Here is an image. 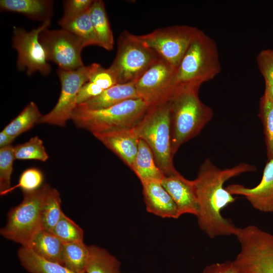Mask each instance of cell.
Segmentation results:
<instances>
[{
  "mask_svg": "<svg viewBox=\"0 0 273 273\" xmlns=\"http://www.w3.org/2000/svg\"><path fill=\"white\" fill-rule=\"evenodd\" d=\"M255 169L252 165L241 163L222 169L208 159L201 165L193 180L199 205L196 217L200 228L210 238L237 235L240 228L221 215V210L236 200L223 185L229 179Z\"/></svg>",
  "mask_w": 273,
  "mask_h": 273,
  "instance_id": "6da1fadb",
  "label": "cell"
},
{
  "mask_svg": "<svg viewBox=\"0 0 273 273\" xmlns=\"http://www.w3.org/2000/svg\"><path fill=\"white\" fill-rule=\"evenodd\" d=\"M220 71L217 45L213 39L201 30L176 69L171 94L179 89H199L202 83L213 79Z\"/></svg>",
  "mask_w": 273,
  "mask_h": 273,
  "instance_id": "7a4b0ae2",
  "label": "cell"
},
{
  "mask_svg": "<svg viewBox=\"0 0 273 273\" xmlns=\"http://www.w3.org/2000/svg\"><path fill=\"white\" fill-rule=\"evenodd\" d=\"M199 89L174 90L169 99L171 110V144L173 155L185 142L199 134L211 119L212 109L199 99Z\"/></svg>",
  "mask_w": 273,
  "mask_h": 273,
  "instance_id": "3957f363",
  "label": "cell"
},
{
  "mask_svg": "<svg viewBox=\"0 0 273 273\" xmlns=\"http://www.w3.org/2000/svg\"><path fill=\"white\" fill-rule=\"evenodd\" d=\"M171 110L169 98L150 106L142 119L132 128L139 138L149 146L157 166L164 176L177 172L173 163Z\"/></svg>",
  "mask_w": 273,
  "mask_h": 273,
  "instance_id": "277c9868",
  "label": "cell"
},
{
  "mask_svg": "<svg viewBox=\"0 0 273 273\" xmlns=\"http://www.w3.org/2000/svg\"><path fill=\"white\" fill-rule=\"evenodd\" d=\"M149 107L140 98L127 100L98 110H86L76 106L70 119L77 128L92 133L131 129L140 122Z\"/></svg>",
  "mask_w": 273,
  "mask_h": 273,
  "instance_id": "5b68a950",
  "label": "cell"
},
{
  "mask_svg": "<svg viewBox=\"0 0 273 273\" xmlns=\"http://www.w3.org/2000/svg\"><path fill=\"white\" fill-rule=\"evenodd\" d=\"M51 188L46 183L36 190L23 192L22 202L8 213L7 222L1 229V235L22 246L28 247L34 236L43 229L41 209Z\"/></svg>",
  "mask_w": 273,
  "mask_h": 273,
  "instance_id": "8992f818",
  "label": "cell"
},
{
  "mask_svg": "<svg viewBox=\"0 0 273 273\" xmlns=\"http://www.w3.org/2000/svg\"><path fill=\"white\" fill-rule=\"evenodd\" d=\"M159 59L138 35L124 30L118 38L116 55L108 69L117 84L135 82Z\"/></svg>",
  "mask_w": 273,
  "mask_h": 273,
  "instance_id": "52a82bcc",
  "label": "cell"
},
{
  "mask_svg": "<svg viewBox=\"0 0 273 273\" xmlns=\"http://www.w3.org/2000/svg\"><path fill=\"white\" fill-rule=\"evenodd\" d=\"M201 30L187 25H174L157 29L138 35L159 57L177 68L190 44Z\"/></svg>",
  "mask_w": 273,
  "mask_h": 273,
  "instance_id": "ba28073f",
  "label": "cell"
},
{
  "mask_svg": "<svg viewBox=\"0 0 273 273\" xmlns=\"http://www.w3.org/2000/svg\"><path fill=\"white\" fill-rule=\"evenodd\" d=\"M51 20H48L36 28L28 31L16 26L13 27L12 47L17 52V68L31 76L39 72L42 75H49L52 68L45 51L39 41V35L49 28Z\"/></svg>",
  "mask_w": 273,
  "mask_h": 273,
  "instance_id": "9c48e42d",
  "label": "cell"
},
{
  "mask_svg": "<svg viewBox=\"0 0 273 273\" xmlns=\"http://www.w3.org/2000/svg\"><path fill=\"white\" fill-rule=\"evenodd\" d=\"M48 61L66 70H75L84 66L81 52L86 45L75 34L63 28L43 30L39 35Z\"/></svg>",
  "mask_w": 273,
  "mask_h": 273,
  "instance_id": "30bf717a",
  "label": "cell"
},
{
  "mask_svg": "<svg viewBox=\"0 0 273 273\" xmlns=\"http://www.w3.org/2000/svg\"><path fill=\"white\" fill-rule=\"evenodd\" d=\"M91 68V64L71 71L58 68L57 73L61 85L59 99L51 111L42 115L38 123L65 126L77 105L80 87L88 81Z\"/></svg>",
  "mask_w": 273,
  "mask_h": 273,
  "instance_id": "8fae6325",
  "label": "cell"
},
{
  "mask_svg": "<svg viewBox=\"0 0 273 273\" xmlns=\"http://www.w3.org/2000/svg\"><path fill=\"white\" fill-rule=\"evenodd\" d=\"M176 69L159 59L135 82L139 98L149 106L168 99Z\"/></svg>",
  "mask_w": 273,
  "mask_h": 273,
  "instance_id": "7c38bea8",
  "label": "cell"
},
{
  "mask_svg": "<svg viewBox=\"0 0 273 273\" xmlns=\"http://www.w3.org/2000/svg\"><path fill=\"white\" fill-rule=\"evenodd\" d=\"M225 188L233 195L244 196L256 209L263 212H273V159L268 160L261 180L255 187L232 184Z\"/></svg>",
  "mask_w": 273,
  "mask_h": 273,
  "instance_id": "4fadbf2b",
  "label": "cell"
},
{
  "mask_svg": "<svg viewBox=\"0 0 273 273\" xmlns=\"http://www.w3.org/2000/svg\"><path fill=\"white\" fill-rule=\"evenodd\" d=\"M161 183L175 203L178 215H197L199 205L193 180H190L178 172L164 176Z\"/></svg>",
  "mask_w": 273,
  "mask_h": 273,
  "instance_id": "5bb4252c",
  "label": "cell"
},
{
  "mask_svg": "<svg viewBox=\"0 0 273 273\" xmlns=\"http://www.w3.org/2000/svg\"><path fill=\"white\" fill-rule=\"evenodd\" d=\"M93 134L131 169L138 153L140 139L132 128L116 129Z\"/></svg>",
  "mask_w": 273,
  "mask_h": 273,
  "instance_id": "9a60e30c",
  "label": "cell"
},
{
  "mask_svg": "<svg viewBox=\"0 0 273 273\" xmlns=\"http://www.w3.org/2000/svg\"><path fill=\"white\" fill-rule=\"evenodd\" d=\"M244 273H273V235L266 233L252 245L243 263Z\"/></svg>",
  "mask_w": 273,
  "mask_h": 273,
  "instance_id": "2e32d148",
  "label": "cell"
},
{
  "mask_svg": "<svg viewBox=\"0 0 273 273\" xmlns=\"http://www.w3.org/2000/svg\"><path fill=\"white\" fill-rule=\"evenodd\" d=\"M147 210L162 218H178L177 206L160 181L142 184Z\"/></svg>",
  "mask_w": 273,
  "mask_h": 273,
  "instance_id": "e0dca14e",
  "label": "cell"
},
{
  "mask_svg": "<svg viewBox=\"0 0 273 273\" xmlns=\"http://www.w3.org/2000/svg\"><path fill=\"white\" fill-rule=\"evenodd\" d=\"M139 98L135 82L117 84L104 90L101 94L87 101L76 105L86 110L109 108L131 99Z\"/></svg>",
  "mask_w": 273,
  "mask_h": 273,
  "instance_id": "ac0fdd59",
  "label": "cell"
},
{
  "mask_svg": "<svg viewBox=\"0 0 273 273\" xmlns=\"http://www.w3.org/2000/svg\"><path fill=\"white\" fill-rule=\"evenodd\" d=\"M53 4V1L50 0H1L0 9L3 12L20 13L44 22L51 20Z\"/></svg>",
  "mask_w": 273,
  "mask_h": 273,
  "instance_id": "d6986e66",
  "label": "cell"
},
{
  "mask_svg": "<svg viewBox=\"0 0 273 273\" xmlns=\"http://www.w3.org/2000/svg\"><path fill=\"white\" fill-rule=\"evenodd\" d=\"M131 170L142 184L152 180L161 181L164 177L163 172L156 163L151 149L144 140L140 139Z\"/></svg>",
  "mask_w": 273,
  "mask_h": 273,
  "instance_id": "ffe728a7",
  "label": "cell"
},
{
  "mask_svg": "<svg viewBox=\"0 0 273 273\" xmlns=\"http://www.w3.org/2000/svg\"><path fill=\"white\" fill-rule=\"evenodd\" d=\"M91 21L99 42V47L108 51L113 50L114 37L104 2L94 1L90 9Z\"/></svg>",
  "mask_w": 273,
  "mask_h": 273,
  "instance_id": "44dd1931",
  "label": "cell"
},
{
  "mask_svg": "<svg viewBox=\"0 0 273 273\" xmlns=\"http://www.w3.org/2000/svg\"><path fill=\"white\" fill-rule=\"evenodd\" d=\"M27 247L46 259L61 264L63 243L43 229L34 236Z\"/></svg>",
  "mask_w": 273,
  "mask_h": 273,
  "instance_id": "7402d4cb",
  "label": "cell"
},
{
  "mask_svg": "<svg viewBox=\"0 0 273 273\" xmlns=\"http://www.w3.org/2000/svg\"><path fill=\"white\" fill-rule=\"evenodd\" d=\"M18 256L21 265L30 273H74L60 263L39 256L29 247L21 246Z\"/></svg>",
  "mask_w": 273,
  "mask_h": 273,
  "instance_id": "603a6c76",
  "label": "cell"
},
{
  "mask_svg": "<svg viewBox=\"0 0 273 273\" xmlns=\"http://www.w3.org/2000/svg\"><path fill=\"white\" fill-rule=\"evenodd\" d=\"M88 246L83 241L63 243L61 264L74 273H85L88 261Z\"/></svg>",
  "mask_w": 273,
  "mask_h": 273,
  "instance_id": "cb8c5ba5",
  "label": "cell"
},
{
  "mask_svg": "<svg viewBox=\"0 0 273 273\" xmlns=\"http://www.w3.org/2000/svg\"><path fill=\"white\" fill-rule=\"evenodd\" d=\"M58 24L62 28L81 38L86 47L91 45L99 46V42L91 21L89 10L72 18H61Z\"/></svg>",
  "mask_w": 273,
  "mask_h": 273,
  "instance_id": "d4e9b609",
  "label": "cell"
},
{
  "mask_svg": "<svg viewBox=\"0 0 273 273\" xmlns=\"http://www.w3.org/2000/svg\"><path fill=\"white\" fill-rule=\"evenodd\" d=\"M89 256L85 273H121L120 262L106 249L88 246Z\"/></svg>",
  "mask_w": 273,
  "mask_h": 273,
  "instance_id": "484cf974",
  "label": "cell"
},
{
  "mask_svg": "<svg viewBox=\"0 0 273 273\" xmlns=\"http://www.w3.org/2000/svg\"><path fill=\"white\" fill-rule=\"evenodd\" d=\"M42 115L36 104L30 102L3 130L16 138L31 129L35 123H38Z\"/></svg>",
  "mask_w": 273,
  "mask_h": 273,
  "instance_id": "4316f807",
  "label": "cell"
},
{
  "mask_svg": "<svg viewBox=\"0 0 273 273\" xmlns=\"http://www.w3.org/2000/svg\"><path fill=\"white\" fill-rule=\"evenodd\" d=\"M60 193L55 188H51L43 203L41 213L42 228L51 232L59 220L63 211L61 208Z\"/></svg>",
  "mask_w": 273,
  "mask_h": 273,
  "instance_id": "83f0119b",
  "label": "cell"
},
{
  "mask_svg": "<svg viewBox=\"0 0 273 273\" xmlns=\"http://www.w3.org/2000/svg\"><path fill=\"white\" fill-rule=\"evenodd\" d=\"M259 116L264 127L267 158L273 159V101L265 92L260 99Z\"/></svg>",
  "mask_w": 273,
  "mask_h": 273,
  "instance_id": "f1b7e54d",
  "label": "cell"
},
{
  "mask_svg": "<svg viewBox=\"0 0 273 273\" xmlns=\"http://www.w3.org/2000/svg\"><path fill=\"white\" fill-rule=\"evenodd\" d=\"M14 153L15 159L18 160L45 162L49 158L43 141L38 136H33L27 142L14 146Z\"/></svg>",
  "mask_w": 273,
  "mask_h": 273,
  "instance_id": "f546056e",
  "label": "cell"
},
{
  "mask_svg": "<svg viewBox=\"0 0 273 273\" xmlns=\"http://www.w3.org/2000/svg\"><path fill=\"white\" fill-rule=\"evenodd\" d=\"M63 243L83 241L82 229L63 212L51 232Z\"/></svg>",
  "mask_w": 273,
  "mask_h": 273,
  "instance_id": "4dcf8cb0",
  "label": "cell"
},
{
  "mask_svg": "<svg viewBox=\"0 0 273 273\" xmlns=\"http://www.w3.org/2000/svg\"><path fill=\"white\" fill-rule=\"evenodd\" d=\"M43 177L42 172L39 169L34 167L28 168L22 173L17 184L0 193V195H6L17 188H20L22 192L36 190L42 186Z\"/></svg>",
  "mask_w": 273,
  "mask_h": 273,
  "instance_id": "1f68e13d",
  "label": "cell"
},
{
  "mask_svg": "<svg viewBox=\"0 0 273 273\" xmlns=\"http://www.w3.org/2000/svg\"><path fill=\"white\" fill-rule=\"evenodd\" d=\"M14 160L13 146L11 145L0 148V193L11 187V175Z\"/></svg>",
  "mask_w": 273,
  "mask_h": 273,
  "instance_id": "d6a6232c",
  "label": "cell"
},
{
  "mask_svg": "<svg viewBox=\"0 0 273 273\" xmlns=\"http://www.w3.org/2000/svg\"><path fill=\"white\" fill-rule=\"evenodd\" d=\"M256 60L258 69L265 81L264 92L273 101V50H262L258 54Z\"/></svg>",
  "mask_w": 273,
  "mask_h": 273,
  "instance_id": "836d02e7",
  "label": "cell"
},
{
  "mask_svg": "<svg viewBox=\"0 0 273 273\" xmlns=\"http://www.w3.org/2000/svg\"><path fill=\"white\" fill-rule=\"evenodd\" d=\"M91 65L88 81L94 83L104 90L117 84L114 75L108 68H104L96 63Z\"/></svg>",
  "mask_w": 273,
  "mask_h": 273,
  "instance_id": "e575fe53",
  "label": "cell"
},
{
  "mask_svg": "<svg viewBox=\"0 0 273 273\" xmlns=\"http://www.w3.org/2000/svg\"><path fill=\"white\" fill-rule=\"evenodd\" d=\"M93 0H66L63 2V15L67 19L77 17L89 10Z\"/></svg>",
  "mask_w": 273,
  "mask_h": 273,
  "instance_id": "d590c367",
  "label": "cell"
},
{
  "mask_svg": "<svg viewBox=\"0 0 273 273\" xmlns=\"http://www.w3.org/2000/svg\"><path fill=\"white\" fill-rule=\"evenodd\" d=\"M104 90L94 83L88 81L80 88L76 98V104H82L101 94Z\"/></svg>",
  "mask_w": 273,
  "mask_h": 273,
  "instance_id": "8d00e7d4",
  "label": "cell"
},
{
  "mask_svg": "<svg viewBox=\"0 0 273 273\" xmlns=\"http://www.w3.org/2000/svg\"><path fill=\"white\" fill-rule=\"evenodd\" d=\"M202 273H239L233 261H226L207 266Z\"/></svg>",
  "mask_w": 273,
  "mask_h": 273,
  "instance_id": "74e56055",
  "label": "cell"
},
{
  "mask_svg": "<svg viewBox=\"0 0 273 273\" xmlns=\"http://www.w3.org/2000/svg\"><path fill=\"white\" fill-rule=\"evenodd\" d=\"M16 138L11 136L2 130L0 132V148L11 145Z\"/></svg>",
  "mask_w": 273,
  "mask_h": 273,
  "instance_id": "f35d334b",
  "label": "cell"
}]
</instances>
